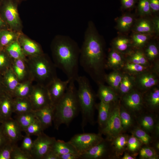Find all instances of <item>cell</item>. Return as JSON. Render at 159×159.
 Masks as SVG:
<instances>
[{
  "instance_id": "39",
  "label": "cell",
  "mask_w": 159,
  "mask_h": 159,
  "mask_svg": "<svg viewBox=\"0 0 159 159\" xmlns=\"http://www.w3.org/2000/svg\"><path fill=\"white\" fill-rule=\"evenodd\" d=\"M124 70L130 74L138 75L147 71L148 66L127 62L123 67Z\"/></svg>"
},
{
  "instance_id": "21",
  "label": "cell",
  "mask_w": 159,
  "mask_h": 159,
  "mask_svg": "<svg viewBox=\"0 0 159 159\" xmlns=\"http://www.w3.org/2000/svg\"><path fill=\"white\" fill-rule=\"evenodd\" d=\"M33 110L32 103L29 97H13L14 113L19 114Z\"/></svg>"
},
{
  "instance_id": "31",
  "label": "cell",
  "mask_w": 159,
  "mask_h": 159,
  "mask_svg": "<svg viewBox=\"0 0 159 159\" xmlns=\"http://www.w3.org/2000/svg\"><path fill=\"white\" fill-rule=\"evenodd\" d=\"M6 51L9 56L12 59H26L21 46L17 41L13 42L7 46Z\"/></svg>"
},
{
  "instance_id": "57",
  "label": "cell",
  "mask_w": 159,
  "mask_h": 159,
  "mask_svg": "<svg viewBox=\"0 0 159 159\" xmlns=\"http://www.w3.org/2000/svg\"><path fill=\"white\" fill-rule=\"evenodd\" d=\"M153 24L154 32L157 35L159 32V19L158 17H155L152 21Z\"/></svg>"
},
{
  "instance_id": "53",
  "label": "cell",
  "mask_w": 159,
  "mask_h": 159,
  "mask_svg": "<svg viewBox=\"0 0 159 159\" xmlns=\"http://www.w3.org/2000/svg\"><path fill=\"white\" fill-rule=\"evenodd\" d=\"M122 8L130 9L134 7L137 0H120Z\"/></svg>"
},
{
  "instance_id": "10",
  "label": "cell",
  "mask_w": 159,
  "mask_h": 159,
  "mask_svg": "<svg viewBox=\"0 0 159 159\" xmlns=\"http://www.w3.org/2000/svg\"><path fill=\"white\" fill-rule=\"evenodd\" d=\"M109 140L104 139L80 155L81 159H101L108 157L110 155Z\"/></svg>"
},
{
  "instance_id": "8",
  "label": "cell",
  "mask_w": 159,
  "mask_h": 159,
  "mask_svg": "<svg viewBox=\"0 0 159 159\" xmlns=\"http://www.w3.org/2000/svg\"><path fill=\"white\" fill-rule=\"evenodd\" d=\"M37 136L33 141L31 155L33 159H42L45 155L52 149L56 139L54 137L48 136L44 132Z\"/></svg>"
},
{
  "instance_id": "18",
  "label": "cell",
  "mask_w": 159,
  "mask_h": 159,
  "mask_svg": "<svg viewBox=\"0 0 159 159\" xmlns=\"http://www.w3.org/2000/svg\"><path fill=\"white\" fill-rule=\"evenodd\" d=\"M26 59H12L11 67L19 82L25 80L29 73Z\"/></svg>"
},
{
  "instance_id": "19",
  "label": "cell",
  "mask_w": 159,
  "mask_h": 159,
  "mask_svg": "<svg viewBox=\"0 0 159 159\" xmlns=\"http://www.w3.org/2000/svg\"><path fill=\"white\" fill-rule=\"evenodd\" d=\"M13 112V97L6 93L0 99V114L3 119L10 118Z\"/></svg>"
},
{
  "instance_id": "33",
  "label": "cell",
  "mask_w": 159,
  "mask_h": 159,
  "mask_svg": "<svg viewBox=\"0 0 159 159\" xmlns=\"http://www.w3.org/2000/svg\"><path fill=\"white\" fill-rule=\"evenodd\" d=\"M140 128L147 132H151L155 129L156 124L154 117L151 115H145L139 119Z\"/></svg>"
},
{
  "instance_id": "34",
  "label": "cell",
  "mask_w": 159,
  "mask_h": 159,
  "mask_svg": "<svg viewBox=\"0 0 159 159\" xmlns=\"http://www.w3.org/2000/svg\"><path fill=\"white\" fill-rule=\"evenodd\" d=\"M123 74L117 71L105 75V80L115 91L118 90Z\"/></svg>"
},
{
  "instance_id": "29",
  "label": "cell",
  "mask_w": 159,
  "mask_h": 159,
  "mask_svg": "<svg viewBox=\"0 0 159 159\" xmlns=\"http://www.w3.org/2000/svg\"><path fill=\"white\" fill-rule=\"evenodd\" d=\"M133 30L135 32L147 34L154 32L152 21L146 19H141L135 23Z\"/></svg>"
},
{
  "instance_id": "55",
  "label": "cell",
  "mask_w": 159,
  "mask_h": 159,
  "mask_svg": "<svg viewBox=\"0 0 159 159\" xmlns=\"http://www.w3.org/2000/svg\"><path fill=\"white\" fill-rule=\"evenodd\" d=\"M151 11L156 12L159 10V0H149Z\"/></svg>"
},
{
  "instance_id": "7",
  "label": "cell",
  "mask_w": 159,
  "mask_h": 159,
  "mask_svg": "<svg viewBox=\"0 0 159 159\" xmlns=\"http://www.w3.org/2000/svg\"><path fill=\"white\" fill-rule=\"evenodd\" d=\"M120 106L111 107L110 114L105 126L100 133L107 136V139L112 140L122 131L120 115Z\"/></svg>"
},
{
  "instance_id": "48",
  "label": "cell",
  "mask_w": 159,
  "mask_h": 159,
  "mask_svg": "<svg viewBox=\"0 0 159 159\" xmlns=\"http://www.w3.org/2000/svg\"><path fill=\"white\" fill-rule=\"evenodd\" d=\"M23 138L20 148L24 152L32 156L31 152L33 141L31 139L30 136L26 134Z\"/></svg>"
},
{
  "instance_id": "3",
  "label": "cell",
  "mask_w": 159,
  "mask_h": 159,
  "mask_svg": "<svg viewBox=\"0 0 159 159\" xmlns=\"http://www.w3.org/2000/svg\"><path fill=\"white\" fill-rule=\"evenodd\" d=\"M74 82L70 81L64 95L54 106L53 122L57 130L62 124L68 126L80 111Z\"/></svg>"
},
{
  "instance_id": "27",
  "label": "cell",
  "mask_w": 159,
  "mask_h": 159,
  "mask_svg": "<svg viewBox=\"0 0 159 159\" xmlns=\"http://www.w3.org/2000/svg\"><path fill=\"white\" fill-rule=\"evenodd\" d=\"M29 80L20 82L19 84L14 91L13 95V97H29L33 87L31 81Z\"/></svg>"
},
{
  "instance_id": "45",
  "label": "cell",
  "mask_w": 159,
  "mask_h": 159,
  "mask_svg": "<svg viewBox=\"0 0 159 159\" xmlns=\"http://www.w3.org/2000/svg\"><path fill=\"white\" fill-rule=\"evenodd\" d=\"M144 53L148 60L153 61L158 57V50L155 44L150 43L147 47Z\"/></svg>"
},
{
  "instance_id": "62",
  "label": "cell",
  "mask_w": 159,
  "mask_h": 159,
  "mask_svg": "<svg viewBox=\"0 0 159 159\" xmlns=\"http://www.w3.org/2000/svg\"><path fill=\"white\" fill-rule=\"evenodd\" d=\"M3 119L1 117L0 114V124L1 123V122H2V120H3Z\"/></svg>"
},
{
  "instance_id": "41",
  "label": "cell",
  "mask_w": 159,
  "mask_h": 159,
  "mask_svg": "<svg viewBox=\"0 0 159 159\" xmlns=\"http://www.w3.org/2000/svg\"><path fill=\"white\" fill-rule=\"evenodd\" d=\"M44 130L39 120L36 118L24 131L26 134L30 136H38L43 132Z\"/></svg>"
},
{
  "instance_id": "50",
  "label": "cell",
  "mask_w": 159,
  "mask_h": 159,
  "mask_svg": "<svg viewBox=\"0 0 159 159\" xmlns=\"http://www.w3.org/2000/svg\"><path fill=\"white\" fill-rule=\"evenodd\" d=\"M138 9L139 14L141 15L151 14V11L149 0H139Z\"/></svg>"
},
{
  "instance_id": "60",
  "label": "cell",
  "mask_w": 159,
  "mask_h": 159,
  "mask_svg": "<svg viewBox=\"0 0 159 159\" xmlns=\"http://www.w3.org/2000/svg\"><path fill=\"white\" fill-rule=\"evenodd\" d=\"M155 146L156 150L158 151L159 149V143L158 142H157L156 143H155Z\"/></svg>"
},
{
  "instance_id": "25",
  "label": "cell",
  "mask_w": 159,
  "mask_h": 159,
  "mask_svg": "<svg viewBox=\"0 0 159 159\" xmlns=\"http://www.w3.org/2000/svg\"><path fill=\"white\" fill-rule=\"evenodd\" d=\"M113 49L121 54L130 52L132 46L131 39L125 36H120L112 42Z\"/></svg>"
},
{
  "instance_id": "59",
  "label": "cell",
  "mask_w": 159,
  "mask_h": 159,
  "mask_svg": "<svg viewBox=\"0 0 159 159\" xmlns=\"http://www.w3.org/2000/svg\"><path fill=\"white\" fill-rule=\"evenodd\" d=\"M6 93L4 89L0 88V99Z\"/></svg>"
},
{
  "instance_id": "26",
  "label": "cell",
  "mask_w": 159,
  "mask_h": 159,
  "mask_svg": "<svg viewBox=\"0 0 159 159\" xmlns=\"http://www.w3.org/2000/svg\"><path fill=\"white\" fill-rule=\"evenodd\" d=\"M52 150L58 156L69 153L80 155L74 146L68 141L65 142L60 140H56Z\"/></svg>"
},
{
  "instance_id": "5",
  "label": "cell",
  "mask_w": 159,
  "mask_h": 159,
  "mask_svg": "<svg viewBox=\"0 0 159 159\" xmlns=\"http://www.w3.org/2000/svg\"><path fill=\"white\" fill-rule=\"evenodd\" d=\"M76 81L78 85L77 95L82 114L81 126L83 130L88 123L92 124L94 122L95 95L86 77L79 75Z\"/></svg>"
},
{
  "instance_id": "16",
  "label": "cell",
  "mask_w": 159,
  "mask_h": 159,
  "mask_svg": "<svg viewBox=\"0 0 159 159\" xmlns=\"http://www.w3.org/2000/svg\"><path fill=\"white\" fill-rule=\"evenodd\" d=\"M19 41L25 55L32 57L43 54L39 45L29 39L22 36Z\"/></svg>"
},
{
  "instance_id": "15",
  "label": "cell",
  "mask_w": 159,
  "mask_h": 159,
  "mask_svg": "<svg viewBox=\"0 0 159 159\" xmlns=\"http://www.w3.org/2000/svg\"><path fill=\"white\" fill-rule=\"evenodd\" d=\"M54 109V106L50 104L34 110L36 118L41 123L44 130L52 125Z\"/></svg>"
},
{
  "instance_id": "37",
  "label": "cell",
  "mask_w": 159,
  "mask_h": 159,
  "mask_svg": "<svg viewBox=\"0 0 159 159\" xmlns=\"http://www.w3.org/2000/svg\"><path fill=\"white\" fill-rule=\"evenodd\" d=\"M120 115L123 131L127 130L133 123V120L130 112L123 106H120Z\"/></svg>"
},
{
  "instance_id": "58",
  "label": "cell",
  "mask_w": 159,
  "mask_h": 159,
  "mask_svg": "<svg viewBox=\"0 0 159 159\" xmlns=\"http://www.w3.org/2000/svg\"><path fill=\"white\" fill-rule=\"evenodd\" d=\"M135 158L131 156L127 153H125L124 156L122 158V159H134Z\"/></svg>"
},
{
  "instance_id": "56",
  "label": "cell",
  "mask_w": 159,
  "mask_h": 159,
  "mask_svg": "<svg viewBox=\"0 0 159 159\" xmlns=\"http://www.w3.org/2000/svg\"><path fill=\"white\" fill-rule=\"evenodd\" d=\"M42 159H59V157L51 149L45 155Z\"/></svg>"
},
{
  "instance_id": "12",
  "label": "cell",
  "mask_w": 159,
  "mask_h": 159,
  "mask_svg": "<svg viewBox=\"0 0 159 159\" xmlns=\"http://www.w3.org/2000/svg\"><path fill=\"white\" fill-rule=\"evenodd\" d=\"M1 125L5 135L12 143L17 144L23 137L20 127L11 117L3 119Z\"/></svg>"
},
{
  "instance_id": "36",
  "label": "cell",
  "mask_w": 159,
  "mask_h": 159,
  "mask_svg": "<svg viewBox=\"0 0 159 159\" xmlns=\"http://www.w3.org/2000/svg\"><path fill=\"white\" fill-rule=\"evenodd\" d=\"M135 83L134 79L132 77L127 74H123L118 90L123 95L132 90Z\"/></svg>"
},
{
  "instance_id": "38",
  "label": "cell",
  "mask_w": 159,
  "mask_h": 159,
  "mask_svg": "<svg viewBox=\"0 0 159 159\" xmlns=\"http://www.w3.org/2000/svg\"><path fill=\"white\" fill-rule=\"evenodd\" d=\"M148 61L144 52L139 50L132 53L127 62L148 66Z\"/></svg>"
},
{
  "instance_id": "17",
  "label": "cell",
  "mask_w": 159,
  "mask_h": 159,
  "mask_svg": "<svg viewBox=\"0 0 159 159\" xmlns=\"http://www.w3.org/2000/svg\"><path fill=\"white\" fill-rule=\"evenodd\" d=\"M135 82L137 83L141 89L147 90L155 85L158 82V79L155 75L147 71L138 74Z\"/></svg>"
},
{
  "instance_id": "1",
  "label": "cell",
  "mask_w": 159,
  "mask_h": 159,
  "mask_svg": "<svg viewBox=\"0 0 159 159\" xmlns=\"http://www.w3.org/2000/svg\"><path fill=\"white\" fill-rule=\"evenodd\" d=\"M103 43L95 26L91 21L88 22L81 47L79 64L94 80L103 83L106 66Z\"/></svg>"
},
{
  "instance_id": "44",
  "label": "cell",
  "mask_w": 159,
  "mask_h": 159,
  "mask_svg": "<svg viewBox=\"0 0 159 159\" xmlns=\"http://www.w3.org/2000/svg\"><path fill=\"white\" fill-rule=\"evenodd\" d=\"M139 155L141 159H158V155L154 149L147 146L143 147L140 148Z\"/></svg>"
},
{
  "instance_id": "47",
  "label": "cell",
  "mask_w": 159,
  "mask_h": 159,
  "mask_svg": "<svg viewBox=\"0 0 159 159\" xmlns=\"http://www.w3.org/2000/svg\"><path fill=\"white\" fill-rule=\"evenodd\" d=\"M143 144L141 141L132 135L128 138L127 148L130 151L135 152L140 148Z\"/></svg>"
},
{
  "instance_id": "6",
  "label": "cell",
  "mask_w": 159,
  "mask_h": 159,
  "mask_svg": "<svg viewBox=\"0 0 159 159\" xmlns=\"http://www.w3.org/2000/svg\"><path fill=\"white\" fill-rule=\"evenodd\" d=\"M103 138L99 133H83L74 135L68 142L80 155L97 144Z\"/></svg>"
},
{
  "instance_id": "14",
  "label": "cell",
  "mask_w": 159,
  "mask_h": 159,
  "mask_svg": "<svg viewBox=\"0 0 159 159\" xmlns=\"http://www.w3.org/2000/svg\"><path fill=\"white\" fill-rule=\"evenodd\" d=\"M122 101L124 107L129 112H136L143 107V98L141 94L136 90H132L123 95Z\"/></svg>"
},
{
  "instance_id": "11",
  "label": "cell",
  "mask_w": 159,
  "mask_h": 159,
  "mask_svg": "<svg viewBox=\"0 0 159 159\" xmlns=\"http://www.w3.org/2000/svg\"><path fill=\"white\" fill-rule=\"evenodd\" d=\"M70 80L62 81L58 77L53 81L46 87L51 103L55 106L65 93Z\"/></svg>"
},
{
  "instance_id": "32",
  "label": "cell",
  "mask_w": 159,
  "mask_h": 159,
  "mask_svg": "<svg viewBox=\"0 0 159 159\" xmlns=\"http://www.w3.org/2000/svg\"><path fill=\"white\" fill-rule=\"evenodd\" d=\"M133 17L129 14H125L117 20V28L119 31L125 32L131 28L134 22Z\"/></svg>"
},
{
  "instance_id": "2",
  "label": "cell",
  "mask_w": 159,
  "mask_h": 159,
  "mask_svg": "<svg viewBox=\"0 0 159 159\" xmlns=\"http://www.w3.org/2000/svg\"><path fill=\"white\" fill-rule=\"evenodd\" d=\"M51 49L56 67L63 72L67 79L76 81L79 76L80 52L77 42L68 36L59 35L53 41Z\"/></svg>"
},
{
  "instance_id": "46",
  "label": "cell",
  "mask_w": 159,
  "mask_h": 159,
  "mask_svg": "<svg viewBox=\"0 0 159 159\" xmlns=\"http://www.w3.org/2000/svg\"><path fill=\"white\" fill-rule=\"evenodd\" d=\"M12 159H33L32 156L22 150L17 144L14 145Z\"/></svg>"
},
{
  "instance_id": "23",
  "label": "cell",
  "mask_w": 159,
  "mask_h": 159,
  "mask_svg": "<svg viewBox=\"0 0 159 159\" xmlns=\"http://www.w3.org/2000/svg\"><path fill=\"white\" fill-rule=\"evenodd\" d=\"M110 104L100 101L97 105L98 112V121L100 129L99 133L104 127L109 117L111 109Z\"/></svg>"
},
{
  "instance_id": "4",
  "label": "cell",
  "mask_w": 159,
  "mask_h": 159,
  "mask_svg": "<svg viewBox=\"0 0 159 159\" xmlns=\"http://www.w3.org/2000/svg\"><path fill=\"white\" fill-rule=\"evenodd\" d=\"M30 78L38 84L47 87L57 77L56 67L47 55H42L30 57L26 59Z\"/></svg>"
},
{
  "instance_id": "24",
  "label": "cell",
  "mask_w": 159,
  "mask_h": 159,
  "mask_svg": "<svg viewBox=\"0 0 159 159\" xmlns=\"http://www.w3.org/2000/svg\"><path fill=\"white\" fill-rule=\"evenodd\" d=\"M125 64L124 59L121 54L113 49L110 51L106 66L116 70L122 68Z\"/></svg>"
},
{
  "instance_id": "35",
  "label": "cell",
  "mask_w": 159,
  "mask_h": 159,
  "mask_svg": "<svg viewBox=\"0 0 159 159\" xmlns=\"http://www.w3.org/2000/svg\"><path fill=\"white\" fill-rule=\"evenodd\" d=\"M148 106L152 110H155L159 106V90L155 87L147 95L145 98Z\"/></svg>"
},
{
  "instance_id": "28",
  "label": "cell",
  "mask_w": 159,
  "mask_h": 159,
  "mask_svg": "<svg viewBox=\"0 0 159 159\" xmlns=\"http://www.w3.org/2000/svg\"><path fill=\"white\" fill-rule=\"evenodd\" d=\"M34 110L23 113L16 114L15 120L24 131L36 118Z\"/></svg>"
},
{
  "instance_id": "40",
  "label": "cell",
  "mask_w": 159,
  "mask_h": 159,
  "mask_svg": "<svg viewBox=\"0 0 159 159\" xmlns=\"http://www.w3.org/2000/svg\"><path fill=\"white\" fill-rule=\"evenodd\" d=\"M149 38L148 34L135 32L131 39L132 46L137 48H141L145 45Z\"/></svg>"
},
{
  "instance_id": "42",
  "label": "cell",
  "mask_w": 159,
  "mask_h": 159,
  "mask_svg": "<svg viewBox=\"0 0 159 159\" xmlns=\"http://www.w3.org/2000/svg\"><path fill=\"white\" fill-rule=\"evenodd\" d=\"M132 135L141 141L143 144L149 145L152 141L151 137L145 130L136 127L131 131Z\"/></svg>"
},
{
  "instance_id": "13",
  "label": "cell",
  "mask_w": 159,
  "mask_h": 159,
  "mask_svg": "<svg viewBox=\"0 0 159 159\" xmlns=\"http://www.w3.org/2000/svg\"><path fill=\"white\" fill-rule=\"evenodd\" d=\"M17 0H6L3 5L5 18L10 26L14 29L19 28L21 22L17 9Z\"/></svg>"
},
{
  "instance_id": "54",
  "label": "cell",
  "mask_w": 159,
  "mask_h": 159,
  "mask_svg": "<svg viewBox=\"0 0 159 159\" xmlns=\"http://www.w3.org/2000/svg\"><path fill=\"white\" fill-rule=\"evenodd\" d=\"M59 159H79L80 155L72 153H67L59 156Z\"/></svg>"
},
{
  "instance_id": "52",
  "label": "cell",
  "mask_w": 159,
  "mask_h": 159,
  "mask_svg": "<svg viewBox=\"0 0 159 159\" xmlns=\"http://www.w3.org/2000/svg\"><path fill=\"white\" fill-rule=\"evenodd\" d=\"M9 142H11L5 135L0 124V149Z\"/></svg>"
},
{
  "instance_id": "9",
  "label": "cell",
  "mask_w": 159,
  "mask_h": 159,
  "mask_svg": "<svg viewBox=\"0 0 159 159\" xmlns=\"http://www.w3.org/2000/svg\"><path fill=\"white\" fill-rule=\"evenodd\" d=\"M29 98L34 110L52 104L47 88L38 84L37 85L33 86Z\"/></svg>"
},
{
  "instance_id": "51",
  "label": "cell",
  "mask_w": 159,
  "mask_h": 159,
  "mask_svg": "<svg viewBox=\"0 0 159 159\" xmlns=\"http://www.w3.org/2000/svg\"><path fill=\"white\" fill-rule=\"evenodd\" d=\"M12 61L3 53H0V69L5 71L11 66Z\"/></svg>"
},
{
  "instance_id": "49",
  "label": "cell",
  "mask_w": 159,
  "mask_h": 159,
  "mask_svg": "<svg viewBox=\"0 0 159 159\" xmlns=\"http://www.w3.org/2000/svg\"><path fill=\"white\" fill-rule=\"evenodd\" d=\"M14 144L9 142L0 149V159H12Z\"/></svg>"
},
{
  "instance_id": "22",
  "label": "cell",
  "mask_w": 159,
  "mask_h": 159,
  "mask_svg": "<svg viewBox=\"0 0 159 159\" xmlns=\"http://www.w3.org/2000/svg\"><path fill=\"white\" fill-rule=\"evenodd\" d=\"M97 95L100 101L106 103H111L117 99L115 91L110 87L106 86L103 83L99 85Z\"/></svg>"
},
{
  "instance_id": "61",
  "label": "cell",
  "mask_w": 159,
  "mask_h": 159,
  "mask_svg": "<svg viewBox=\"0 0 159 159\" xmlns=\"http://www.w3.org/2000/svg\"><path fill=\"white\" fill-rule=\"evenodd\" d=\"M3 25V22L0 16V28Z\"/></svg>"
},
{
  "instance_id": "43",
  "label": "cell",
  "mask_w": 159,
  "mask_h": 159,
  "mask_svg": "<svg viewBox=\"0 0 159 159\" xmlns=\"http://www.w3.org/2000/svg\"><path fill=\"white\" fill-rule=\"evenodd\" d=\"M16 37V34L6 30L0 32V45L2 47L8 46L15 41Z\"/></svg>"
},
{
  "instance_id": "63",
  "label": "cell",
  "mask_w": 159,
  "mask_h": 159,
  "mask_svg": "<svg viewBox=\"0 0 159 159\" xmlns=\"http://www.w3.org/2000/svg\"></svg>"
},
{
  "instance_id": "20",
  "label": "cell",
  "mask_w": 159,
  "mask_h": 159,
  "mask_svg": "<svg viewBox=\"0 0 159 159\" xmlns=\"http://www.w3.org/2000/svg\"><path fill=\"white\" fill-rule=\"evenodd\" d=\"M4 82L6 92L13 97L14 91L20 82L11 66L4 72Z\"/></svg>"
},
{
  "instance_id": "30",
  "label": "cell",
  "mask_w": 159,
  "mask_h": 159,
  "mask_svg": "<svg viewBox=\"0 0 159 159\" xmlns=\"http://www.w3.org/2000/svg\"><path fill=\"white\" fill-rule=\"evenodd\" d=\"M128 138L127 135L121 133L112 140V145L117 156L122 155L127 147Z\"/></svg>"
}]
</instances>
